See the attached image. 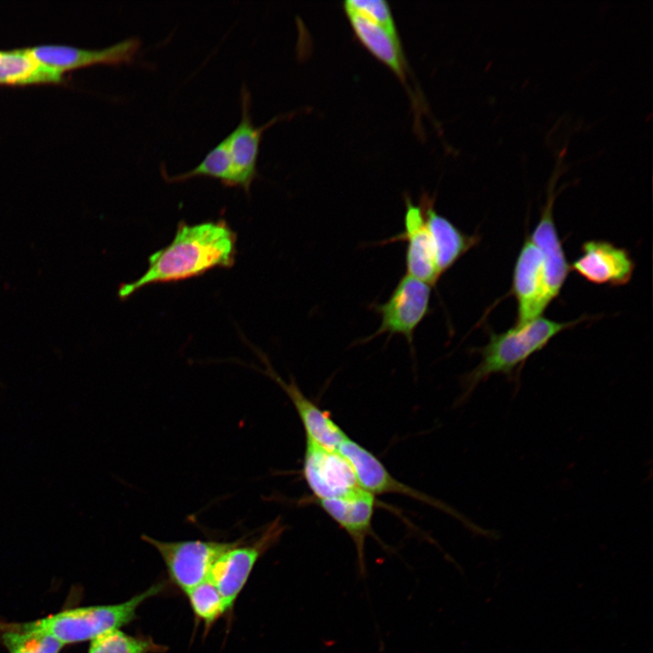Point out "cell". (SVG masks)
Returning a JSON list of instances; mask_svg holds the SVG:
<instances>
[{
  "label": "cell",
  "mask_w": 653,
  "mask_h": 653,
  "mask_svg": "<svg viewBox=\"0 0 653 653\" xmlns=\"http://www.w3.org/2000/svg\"><path fill=\"white\" fill-rule=\"evenodd\" d=\"M186 594L195 617L206 627H210L228 612L222 596L209 580L193 587Z\"/></svg>",
  "instance_id": "23"
},
{
  "label": "cell",
  "mask_w": 653,
  "mask_h": 653,
  "mask_svg": "<svg viewBox=\"0 0 653 653\" xmlns=\"http://www.w3.org/2000/svg\"><path fill=\"white\" fill-rule=\"evenodd\" d=\"M284 531L285 526L278 517L268 524L253 541L246 542L241 538L232 541L218 558L208 580L222 596L228 612L232 610L257 561L280 540Z\"/></svg>",
  "instance_id": "4"
},
{
  "label": "cell",
  "mask_w": 653,
  "mask_h": 653,
  "mask_svg": "<svg viewBox=\"0 0 653 653\" xmlns=\"http://www.w3.org/2000/svg\"><path fill=\"white\" fill-rule=\"evenodd\" d=\"M166 649L165 646L156 643L151 638L113 629L91 640L88 653H161Z\"/></svg>",
  "instance_id": "21"
},
{
  "label": "cell",
  "mask_w": 653,
  "mask_h": 653,
  "mask_svg": "<svg viewBox=\"0 0 653 653\" xmlns=\"http://www.w3.org/2000/svg\"><path fill=\"white\" fill-rule=\"evenodd\" d=\"M360 43L401 80L405 77V59L400 38L377 24L351 11H345Z\"/></svg>",
  "instance_id": "18"
},
{
  "label": "cell",
  "mask_w": 653,
  "mask_h": 653,
  "mask_svg": "<svg viewBox=\"0 0 653 653\" xmlns=\"http://www.w3.org/2000/svg\"><path fill=\"white\" fill-rule=\"evenodd\" d=\"M313 501L353 541L356 551L358 571L364 579L366 575L365 544L366 538L373 535L372 520L375 507V495L363 488H358L342 497L313 499Z\"/></svg>",
  "instance_id": "11"
},
{
  "label": "cell",
  "mask_w": 653,
  "mask_h": 653,
  "mask_svg": "<svg viewBox=\"0 0 653 653\" xmlns=\"http://www.w3.org/2000/svg\"><path fill=\"white\" fill-rule=\"evenodd\" d=\"M344 11H351L377 24L391 34L399 37L391 8L384 0H347L343 4Z\"/></svg>",
  "instance_id": "24"
},
{
  "label": "cell",
  "mask_w": 653,
  "mask_h": 653,
  "mask_svg": "<svg viewBox=\"0 0 653 653\" xmlns=\"http://www.w3.org/2000/svg\"><path fill=\"white\" fill-rule=\"evenodd\" d=\"M250 95L247 88L241 89V119L237 127L224 139L231 161L232 187L249 191L257 175V160L264 131L279 120L272 119L265 125H253L250 113Z\"/></svg>",
  "instance_id": "15"
},
{
  "label": "cell",
  "mask_w": 653,
  "mask_h": 653,
  "mask_svg": "<svg viewBox=\"0 0 653 653\" xmlns=\"http://www.w3.org/2000/svg\"><path fill=\"white\" fill-rule=\"evenodd\" d=\"M141 538L158 551L171 580L185 593L208 580L218 558L232 543L201 540L164 541L148 535Z\"/></svg>",
  "instance_id": "6"
},
{
  "label": "cell",
  "mask_w": 653,
  "mask_h": 653,
  "mask_svg": "<svg viewBox=\"0 0 653 653\" xmlns=\"http://www.w3.org/2000/svg\"><path fill=\"white\" fill-rule=\"evenodd\" d=\"M512 293L517 305L515 325L541 317L548 307L545 300L543 258L530 238L525 239L515 261Z\"/></svg>",
  "instance_id": "12"
},
{
  "label": "cell",
  "mask_w": 653,
  "mask_h": 653,
  "mask_svg": "<svg viewBox=\"0 0 653 653\" xmlns=\"http://www.w3.org/2000/svg\"><path fill=\"white\" fill-rule=\"evenodd\" d=\"M197 177H210L219 180L224 186L232 187V167L225 139L213 147L196 167L175 176H167L166 180L180 182Z\"/></svg>",
  "instance_id": "22"
},
{
  "label": "cell",
  "mask_w": 653,
  "mask_h": 653,
  "mask_svg": "<svg viewBox=\"0 0 653 653\" xmlns=\"http://www.w3.org/2000/svg\"><path fill=\"white\" fill-rule=\"evenodd\" d=\"M570 268L590 283L618 287L631 279L635 262L626 249L606 240H589Z\"/></svg>",
  "instance_id": "14"
},
{
  "label": "cell",
  "mask_w": 653,
  "mask_h": 653,
  "mask_svg": "<svg viewBox=\"0 0 653 653\" xmlns=\"http://www.w3.org/2000/svg\"><path fill=\"white\" fill-rule=\"evenodd\" d=\"M432 286L404 275L388 299L372 305L381 317L378 329L365 339L369 341L382 334L403 336L412 345L416 328L430 312Z\"/></svg>",
  "instance_id": "5"
},
{
  "label": "cell",
  "mask_w": 653,
  "mask_h": 653,
  "mask_svg": "<svg viewBox=\"0 0 653 653\" xmlns=\"http://www.w3.org/2000/svg\"><path fill=\"white\" fill-rule=\"evenodd\" d=\"M581 319L558 322L539 317L502 333L491 332L487 345L477 349L481 356L479 364L462 378L463 393L458 401L464 403L474 389L492 375L502 374L519 385L520 373L527 359Z\"/></svg>",
  "instance_id": "2"
},
{
  "label": "cell",
  "mask_w": 653,
  "mask_h": 653,
  "mask_svg": "<svg viewBox=\"0 0 653 653\" xmlns=\"http://www.w3.org/2000/svg\"><path fill=\"white\" fill-rule=\"evenodd\" d=\"M337 451L350 463L361 488L375 494L397 493L414 498L461 520L465 525L473 524L458 512L435 499L422 493L392 476L383 463L366 448L347 437ZM476 527V526H474ZM477 528V527H476Z\"/></svg>",
  "instance_id": "9"
},
{
  "label": "cell",
  "mask_w": 653,
  "mask_h": 653,
  "mask_svg": "<svg viewBox=\"0 0 653 653\" xmlns=\"http://www.w3.org/2000/svg\"><path fill=\"white\" fill-rule=\"evenodd\" d=\"M433 200L424 197L423 208L433 242L440 276L451 268L463 255L478 244L477 234H466L434 208Z\"/></svg>",
  "instance_id": "17"
},
{
  "label": "cell",
  "mask_w": 653,
  "mask_h": 653,
  "mask_svg": "<svg viewBox=\"0 0 653 653\" xmlns=\"http://www.w3.org/2000/svg\"><path fill=\"white\" fill-rule=\"evenodd\" d=\"M236 242L235 232L224 219L197 224L180 221L171 242L150 256L148 268L140 278L120 286L118 297L126 299L150 285L199 277L216 268H231Z\"/></svg>",
  "instance_id": "1"
},
{
  "label": "cell",
  "mask_w": 653,
  "mask_h": 653,
  "mask_svg": "<svg viewBox=\"0 0 653 653\" xmlns=\"http://www.w3.org/2000/svg\"><path fill=\"white\" fill-rule=\"evenodd\" d=\"M0 626V640L9 653H60L64 647L33 621Z\"/></svg>",
  "instance_id": "20"
},
{
  "label": "cell",
  "mask_w": 653,
  "mask_h": 653,
  "mask_svg": "<svg viewBox=\"0 0 653 653\" xmlns=\"http://www.w3.org/2000/svg\"><path fill=\"white\" fill-rule=\"evenodd\" d=\"M159 581L126 601L117 604L92 605L63 609L34 624L56 638L63 646L91 641L113 629H120L137 619V609L147 599L163 591Z\"/></svg>",
  "instance_id": "3"
},
{
  "label": "cell",
  "mask_w": 653,
  "mask_h": 653,
  "mask_svg": "<svg viewBox=\"0 0 653 653\" xmlns=\"http://www.w3.org/2000/svg\"><path fill=\"white\" fill-rule=\"evenodd\" d=\"M404 241L405 269L407 275L434 286L441 278L435 259L433 242L427 229L421 205L405 198L404 229L383 243Z\"/></svg>",
  "instance_id": "13"
},
{
  "label": "cell",
  "mask_w": 653,
  "mask_h": 653,
  "mask_svg": "<svg viewBox=\"0 0 653 653\" xmlns=\"http://www.w3.org/2000/svg\"><path fill=\"white\" fill-rule=\"evenodd\" d=\"M140 47L141 41L137 37H130L102 49L52 44L26 49L40 63L64 73L95 64L130 63L133 62Z\"/></svg>",
  "instance_id": "10"
},
{
  "label": "cell",
  "mask_w": 653,
  "mask_h": 653,
  "mask_svg": "<svg viewBox=\"0 0 653 653\" xmlns=\"http://www.w3.org/2000/svg\"><path fill=\"white\" fill-rule=\"evenodd\" d=\"M64 73L36 60L26 48L0 50V85L63 83Z\"/></svg>",
  "instance_id": "19"
},
{
  "label": "cell",
  "mask_w": 653,
  "mask_h": 653,
  "mask_svg": "<svg viewBox=\"0 0 653 653\" xmlns=\"http://www.w3.org/2000/svg\"><path fill=\"white\" fill-rule=\"evenodd\" d=\"M266 374L277 382L292 402L304 426L306 437L330 449L337 450L348 436L329 414L307 398L294 380L286 382L266 362Z\"/></svg>",
  "instance_id": "16"
},
{
  "label": "cell",
  "mask_w": 653,
  "mask_h": 653,
  "mask_svg": "<svg viewBox=\"0 0 653 653\" xmlns=\"http://www.w3.org/2000/svg\"><path fill=\"white\" fill-rule=\"evenodd\" d=\"M302 473L314 499L342 497L361 488L352 465L337 450L307 437Z\"/></svg>",
  "instance_id": "8"
},
{
  "label": "cell",
  "mask_w": 653,
  "mask_h": 653,
  "mask_svg": "<svg viewBox=\"0 0 653 653\" xmlns=\"http://www.w3.org/2000/svg\"><path fill=\"white\" fill-rule=\"evenodd\" d=\"M562 167V158L560 156L549 181L546 202L540 219L529 237L543 258L545 300L548 306L559 296L570 270L553 218L554 200L558 194L555 186Z\"/></svg>",
  "instance_id": "7"
}]
</instances>
